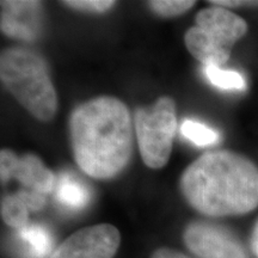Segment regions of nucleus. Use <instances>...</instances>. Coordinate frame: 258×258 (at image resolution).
I'll use <instances>...</instances> for the list:
<instances>
[{"mask_svg":"<svg viewBox=\"0 0 258 258\" xmlns=\"http://www.w3.org/2000/svg\"><path fill=\"white\" fill-rule=\"evenodd\" d=\"M134 129L145 165L161 169L172 152L177 129L176 104L171 97H160L154 104L135 110Z\"/></svg>","mask_w":258,"mask_h":258,"instance_id":"obj_5","label":"nucleus"},{"mask_svg":"<svg viewBox=\"0 0 258 258\" xmlns=\"http://www.w3.org/2000/svg\"><path fill=\"white\" fill-rule=\"evenodd\" d=\"M42 3L2 2V31L6 36L34 41L42 29Z\"/></svg>","mask_w":258,"mask_h":258,"instance_id":"obj_9","label":"nucleus"},{"mask_svg":"<svg viewBox=\"0 0 258 258\" xmlns=\"http://www.w3.org/2000/svg\"><path fill=\"white\" fill-rule=\"evenodd\" d=\"M213 6L220 8H240V6H258V0H211L208 2Z\"/></svg>","mask_w":258,"mask_h":258,"instance_id":"obj_17","label":"nucleus"},{"mask_svg":"<svg viewBox=\"0 0 258 258\" xmlns=\"http://www.w3.org/2000/svg\"><path fill=\"white\" fill-rule=\"evenodd\" d=\"M205 73L213 85L221 90H245L246 83L244 77L237 71L221 70L218 66H206Z\"/></svg>","mask_w":258,"mask_h":258,"instance_id":"obj_13","label":"nucleus"},{"mask_svg":"<svg viewBox=\"0 0 258 258\" xmlns=\"http://www.w3.org/2000/svg\"><path fill=\"white\" fill-rule=\"evenodd\" d=\"M195 5L192 0H152L148 2L150 8L154 14L160 17H176L183 15Z\"/></svg>","mask_w":258,"mask_h":258,"instance_id":"obj_15","label":"nucleus"},{"mask_svg":"<svg viewBox=\"0 0 258 258\" xmlns=\"http://www.w3.org/2000/svg\"><path fill=\"white\" fill-rule=\"evenodd\" d=\"M46 196L29 189H21L2 199V218L6 225L21 230L29 221V213L41 211Z\"/></svg>","mask_w":258,"mask_h":258,"instance_id":"obj_10","label":"nucleus"},{"mask_svg":"<svg viewBox=\"0 0 258 258\" xmlns=\"http://www.w3.org/2000/svg\"><path fill=\"white\" fill-rule=\"evenodd\" d=\"M180 131L189 141L198 146H209V145H214L219 141L218 132L201 122L186 120L183 122Z\"/></svg>","mask_w":258,"mask_h":258,"instance_id":"obj_14","label":"nucleus"},{"mask_svg":"<svg viewBox=\"0 0 258 258\" xmlns=\"http://www.w3.org/2000/svg\"><path fill=\"white\" fill-rule=\"evenodd\" d=\"M19 238L35 258H47L53 253V238L46 227L37 224L27 225L18 230Z\"/></svg>","mask_w":258,"mask_h":258,"instance_id":"obj_12","label":"nucleus"},{"mask_svg":"<svg viewBox=\"0 0 258 258\" xmlns=\"http://www.w3.org/2000/svg\"><path fill=\"white\" fill-rule=\"evenodd\" d=\"M151 258H190L179 251L170 249V247H160L153 252Z\"/></svg>","mask_w":258,"mask_h":258,"instance_id":"obj_18","label":"nucleus"},{"mask_svg":"<svg viewBox=\"0 0 258 258\" xmlns=\"http://www.w3.org/2000/svg\"><path fill=\"white\" fill-rule=\"evenodd\" d=\"M183 239L186 247L199 258H249L237 235L212 222H191L185 227Z\"/></svg>","mask_w":258,"mask_h":258,"instance_id":"obj_6","label":"nucleus"},{"mask_svg":"<svg viewBox=\"0 0 258 258\" xmlns=\"http://www.w3.org/2000/svg\"><path fill=\"white\" fill-rule=\"evenodd\" d=\"M74 160L95 179H111L127 167L133 153V123L127 105L103 96L77 106L70 117Z\"/></svg>","mask_w":258,"mask_h":258,"instance_id":"obj_1","label":"nucleus"},{"mask_svg":"<svg viewBox=\"0 0 258 258\" xmlns=\"http://www.w3.org/2000/svg\"><path fill=\"white\" fill-rule=\"evenodd\" d=\"M62 4L78 11L103 14L109 11L116 3L111 0H70V2H62Z\"/></svg>","mask_w":258,"mask_h":258,"instance_id":"obj_16","label":"nucleus"},{"mask_svg":"<svg viewBox=\"0 0 258 258\" xmlns=\"http://www.w3.org/2000/svg\"><path fill=\"white\" fill-rule=\"evenodd\" d=\"M56 200L63 207L82 209L90 201V191L76 177L61 175L56 183Z\"/></svg>","mask_w":258,"mask_h":258,"instance_id":"obj_11","label":"nucleus"},{"mask_svg":"<svg viewBox=\"0 0 258 258\" xmlns=\"http://www.w3.org/2000/svg\"><path fill=\"white\" fill-rule=\"evenodd\" d=\"M179 189L201 214L213 218L247 214L258 207V166L233 151H208L183 171Z\"/></svg>","mask_w":258,"mask_h":258,"instance_id":"obj_2","label":"nucleus"},{"mask_svg":"<svg viewBox=\"0 0 258 258\" xmlns=\"http://www.w3.org/2000/svg\"><path fill=\"white\" fill-rule=\"evenodd\" d=\"M247 32V23L240 16L220 6H209L196 15L195 25L184 35L189 53L206 66L227 62L232 48Z\"/></svg>","mask_w":258,"mask_h":258,"instance_id":"obj_4","label":"nucleus"},{"mask_svg":"<svg viewBox=\"0 0 258 258\" xmlns=\"http://www.w3.org/2000/svg\"><path fill=\"white\" fill-rule=\"evenodd\" d=\"M120 241V232L115 226H89L64 239L50 258H112L117 252Z\"/></svg>","mask_w":258,"mask_h":258,"instance_id":"obj_7","label":"nucleus"},{"mask_svg":"<svg viewBox=\"0 0 258 258\" xmlns=\"http://www.w3.org/2000/svg\"><path fill=\"white\" fill-rule=\"evenodd\" d=\"M250 246H251V250H252V253L254 254V257L258 258V219L256 220V222H254L252 232H251Z\"/></svg>","mask_w":258,"mask_h":258,"instance_id":"obj_19","label":"nucleus"},{"mask_svg":"<svg viewBox=\"0 0 258 258\" xmlns=\"http://www.w3.org/2000/svg\"><path fill=\"white\" fill-rule=\"evenodd\" d=\"M0 78L19 104L40 121H49L57 110V96L47 64L36 51L11 47L0 55Z\"/></svg>","mask_w":258,"mask_h":258,"instance_id":"obj_3","label":"nucleus"},{"mask_svg":"<svg viewBox=\"0 0 258 258\" xmlns=\"http://www.w3.org/2000/svg\"><path fill=\"white\" fill-rule=\"evenodd\" d=\"M0 178L3 184L10 179H17L24 189L44 196L53 191L57 183L53 171L37 156L29 153L18 157L8 148H3L0 152Z\"/></svg>","mask_w":258,"mask_h":258,"instance_id":"obj_8","label":"nucleus"}]
</instances>
